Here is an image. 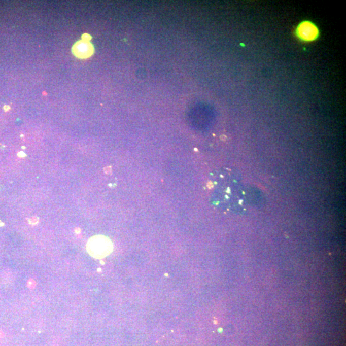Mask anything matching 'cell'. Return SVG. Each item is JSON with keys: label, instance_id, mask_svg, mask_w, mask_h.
Instances as JSON below:
<instances>
[{"label": "cell", "instance_id": "1", "mask_svg": "<svg viewBox=\"0 0 346 346\" xmlns=\"http://www.w3.org/2000/svg\"><path fill=\"white\" fill-rule=\"evenodd\" d=\"M211 202L216 208L232 213H242L247 206L245 187L238 173L230 168H221L212 173L210 179Z\"/></svg>", "mask_w": 346, "mask_h": 346}, {"label": "cell", "instance_id": "5", "mask_svg": "<svg viewBox=\"0 0 346 346\" xmlns=\"http://www.w3.org/2000/svg\"><path fill=\"white\" fill-rule=\"evenodd\" d=\"M91 37L89 34L85 33L82 36V40L89 41L91 40Z\"/></svg>", "mask_w": 346, "mask_h": 346}, {"label": "cell", "instance_id": "3", "mask_svg": "<svg viewBox=\"0 0 346 346\" xmlns=\"http://www.w3.org/2000/svg\"><path fill=\"white\" fill-rule=\"evenodd\" d=\"M296 33L299 40L305 42H311L318 39L319 30L312 22L303 21L297 27Z\"/></svg>", "mask_w": 346, "mask_h": 346}, {"label": "cell", "instance_id": "4", "mask_svg": "<svg viewBox=\"0 0 346 346\" xmlns=\"http://www.w3.org/2000/svg\"><path fill=\"white\" fill-rule=\"evenodd\" d=\"M94 48L89 41L81 40L78 41L73 45L72 52L77 57L84 59L87 58L93 54Z\"/></svg>", "mask_w": 346, "mask_h": 346}, {"label": "cell", "instance_id": "6", "mask_svg": "<svg viewBox=\"0 0 346 346\" xmlns=\"http://www.w3.org/2000/svg\"><path fill=\"white\" fill-rule=\"evenodd\" d=\"M9 109H10V107H8V106H5V107H4V109H5V111H8V110H9Z\"/></svg>", "mask_w": 346, "mask_h": 346}, {"label": "cell", "instance_id": "2", "mask_svg": "<svg viewBox=\"0 0 346 346\" xmlns=\"http://www.w3.org/2000/svg\"><path fill=\"white\" fill-rule=\"evenodd\" d=\"M113 245L108 237L103 235H96L87 243V250L91 257L100 259L111 254Z\"/></svg>", "mask_w": 346, "mask_h": 346}]
</instances>
